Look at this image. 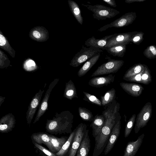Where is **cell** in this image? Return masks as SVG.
<instances>
[{
    "label": "cell",
    "mask_w": 156,
    "mask_h": 156,
    "mask_svg": "<svg viewBox=\"0 0 156 156\" xmlns=\"http://www.w3.org/2000/svg\"><path fill=\"white\" fill-rule=\"evenodd\" d=\"M59 80V79H55L50 84L48 88L45 93L44 97L38 107V110L33 122V124L35 123L38 121L40 118L48 109V103L51 93Z\"/></svg>",
    "instance_id": "obj_9"
},
{
    "label": "cell",
    "mask_w": 156,
    "mask_h": 156,
    "mask_svg": "<svg viewBox=\"0 0 156 156\" xmlns=\"http://www.w3.org/2000/svg\"><path fill=\"white\" fill-rule=\"evenodd\" d=\"M68 2L70 11L74 17L80 24L82 25L83 18L79 5L73 0H68Z\"/></svg>",
    "instance_id": "obj_24"
},
{
    "label": "cell",
    "mask_w": 156,
    "mask_h": 156,
    "mask_svg": "<svg viewBox=\"0 0 156 156\" xmlns=\"http://www.w3.org/2000/svg\"><path fill=\"white\" fill-rule=\"evenodd\" d=\"M105 123V118L103 115H97L94 118L90 126L92 129V135L95 138L100 134Z\"/></svg>",
    "instance_id": "obj_18"
},
{
    "label": "cell",
    "mask_w": 156,
    "mask_h": 156,
    "mask_svg": "<svg viewBox=\"0 0 156 156\" xmlns=\"http://www.w3.org/2000/svg\"><path fill=\"white\" fill-rule=\"evenodd\" d=\"M99 53L88 60L79 70L77 75L79 77L85 75L97 62L101 56Z\"/></svg>",
    "instance_id": "obj_21"
},
{
    "label": "cell",
    "mask_w": 156,
    "mask_h": 156,
    "mask_svg": "<svg viewBox=\"0 0 156 156\" xmlns=\"http://www.w3.org/2000/svg\"><path fill=\"white\" fill-rule=\"evenodd\" d=\"M87 130V125L83 123H80L76 127L75 136L67 156H76L77 151Z\"/></svg>",
    "instance_id": "obj_8"
},
{
    "label": "cell",
    "mask_w": 156,
    "mask_h": 156,
    "mask_svg": "<svg viewBox=\"0 0 156 156\" xmlns=\"http://www.w3.org/2000/svg\"><path fill=\"white\" fill-rule=\"evenodd\" d=\"M144 134L139 136L136 140L129 141L125 147L123 156H134L141 146Z\"/></svg>",
    "instance_id": "obj_15"
},
{
    "label": "cell",
    "mask_w": 156,
    "mask_h": 156,
    "mask_svg": "<svg viewBox=\"0 0 156 156\" xmlns=\"http://www.w3.org/2000/svg\"><path fill=\"white\" fill-rule=\"evenodd\" d=\"M76 130L75 128L70 135L61 150L56 153L57 156H67L74 139Z\"/></svg>",
    "instance_id": "obj_28"
},
{
    "label": "cell",
    "mask_w": 156,
    "mask_h": 156,
    "mask_svg": "<svg viewBox=\"0 0 156 156\" xmlns=\"http://www.w3.org/2000/svg\"><path fill=\"white\" fill-rule=\"evenodd\" d=\"M152 107L150 102L147 103L143 107L136 118L134 131L137 133L140 129L147 125L151 117Z\"/></svg>",
    "instance_id": "obj_5"
},
{
    "label": "cell",
    "mask_w": 156,
    "mask_h": 156,
    "mask_svg": "<svg viewBox=\"0 0 156 156\" xmlns=\"http://www.w3.org/2000/svg\"><path fill=\"white\" fill-rule=\"evenodd\" d=\"M144 34V33L143 32L138 31L136 34L133 36L131 42L135 44H139L143 40Z\"/></svg>",
    "instance_id": "obj_38"
},
{
    "label": "cell",
    "mask_w": 156,
    "mask_h": 156,
    "mask_svg": "<svg viewBox=\"0 0 156 156\" xmlns=\"http://www.w3.org/2000/svg\"><path fill=\"white\" fill-rule=\"evenodd\" d=\"M10 64V61L7 55L4 53L0 50V68L3 69L9 66Z\"/></svg>",
    "instance_id": "obj_36"
},
{
    "label": "cell",
    "mask_w": 156,
    "mask_h": 156,
    "mask_svg": "<svg viewBox=\"0 0 156 156\" xmlns=\"http://www.w3.org/2000/svg\"><path fill=\"white\" fill-rule=\"evenodd\" d=\"M136 115H132L126 124L124 131V136L127 137L130 133L136 121Z\"/></svg>",
    "instance_id": "obj_32"
},
{
    "label": "cell",
    "mask_w": 156,
    "mask_h": 156,
    "mask_svg": "<svg viewBox=\"0 0 156 156\" xmlns=\"http://www.w3.org/2000/svg\"><path fill=\"white\" fill-rule=\"evenodd\" d=\"M5 99V97L0 96V106H1L2 104L4 101V100Z\"/></svg>",
    "instance_id": "obj_42"
},
{
    "label": "cell",
    "mask_w": 156,
    "mask_h": 156,
    "mask_svg": "<svg viewBox=\"0 0 156 156\" xmlns=\"http://www.w3.org/2000/svg\"><path fill=\"white\" fill-rule=\"evenodd\" d=\"M82 5L92 12L93 18L98 20L113 18L120 13L116 9L102 5Z\"/></svg>",
    "instance_id": "obj_2"
},
{
    "label": "cell",
    "mask_w": 156,
    "mask_h": 156,
    "mask_svg": "<svg viewBox=\"0 0 156 156\" xmlns=\"http://www.w3.org/2000/svg\"><path fill=\"white\" fill-rule=\"evenodd\" d=\"M143 54L148 59H156V46L151 45L147 46L144 51Z\"/></svg>",
    "instance_id": "obj_33"
},
{
    "label": "cell",
    "mask_w": 156,
    "mask_h": 156,
    "mask_svg": "<svg viewBox=\"0 0 156 156\" xmlns=\"http://www.w3.org/2000/svg\"><path fill=\"white\" fill-rule=\"evenodd\" d=\"M102 1L108 5L113 7H116L117 6L115 1V0H102Z\"/></svg>",
    "instance_id": "obj_40"
},
{
    "label": "cell",
    "mask_w": 156,
    "mask_h": 156,
    "mask_svg": "<svg viewBox=\"0 0 156 156\" xmlns=\"http://www.w3.org/2000/svg\"><path fill=\"white\" fill-rule=\"evenodd\" d=\"M87 129L83 136L76 156H87L90 148V140Z\"/></svg>",
    "instance_id": "obj_19"
},
{
    "label": "cell",
    "mask_w": 156,
    "mask_h": 156,
    "mask_svg": "<svg viewBox=\"0 0 156 156\" xmlns=\"http://www.w3.org/2000/svg\"><path fill=\"white\" fill-rule=\"evenodd\" d=\"M23 67L25 70L31 71L37 68V66L35 62L30 59H28L24 62Z\"/></svg>",
    "instance_id": "obj_37"
},
{
    "label": "cell",
    "mask_w": 156,
    "mask_h": 156,
    "mask_svg": "<svg viewBox=\"0 0 156 156\" xmlns=\"http://www.w3.org/2000/svg\"><path fill=\"white\" fill-rule=\"evenodd\" d=\"M120 85L126 92L134 97L139 96L144 89L141 85L138 83L121 82Z\"/></svg>",
    "instance_id": "obj_16"
},
{
    "label": "cell",
    "mask_w": 156,
    "mask_h": 156,
    "mask_svg": "<svg viewBox=\"0 0 156 156\" xmlns=\"http://www.w3.org/2000/svg\"><path fill=\"white\" fill-rule=\"evenodd\" d=\"M63 96L69 100H72L74 98H78L76 88L71 80L66 84Z\"/></svg>",
    "instance_id": "obj_23"
},
{
    "label": "cell",
    "mask_w": 156,
    "mask_h": 156,
    "mask_svg": "<svg viewBox=\"0 0 156 156\" xmlns=\"http://www.w3.org/2000/svg\"><path fill=\"white\" fill-rule=\"evenodd\" d=\"M144 70L140 73L132 77L126 79L124 80L128 81L142 83L141 77Z\"/></svg>",
    "instance_id": "obj_39"
},
{
    "label": "cell",
    "mask_w": 156,
    "mask_h": 156,
    "mask_svg": "<svg viewBox=\"0 0 156 156\" xmlns=\"http://www.w3.org/2000/svg\"><path fill=\"white\" fill-rule=\"evenodd\" d=\"M78 112L80 116L85 121H92L94 118L92 113L86 108L79 107Z\"/></svg>",
    "instance_id": "obj_31"
},
{
    "label": "cell",
    "mask_w": 156,
    "mask_h": 156,
    "mask_svg": "<svg viewBox=\"0 0 156 156\" xmlns=\"http://www.w3.org/2000/svg\"><path fill=\"white\" fill-rule=\"evenodd\" d=\"M0 47L7 52L12 58L15 57V51L10 46L7 38L0 31Z\"/></svg>",
    "instance_id": "obj_29"
},
{
    "label": "cell",
    "mask_w": 156,
    "mask_h": 156,
    "mask_svg": "<svg viewBox=\"0 0 156 156\" xmlns=\"http://www.w3.org/2000/svg\"><path fill=\"white\" fill-rule=\"evenodd\" d=\"M142 83L148 85L152 81V76L149 69L146 66L142 76Z\"/></svg>",
    "instance_id": "obj_35"
},
{
    "label": "cell",
    "mask_w": 156,
    "mask_h": 156,
    "mask_svg": "<svg viewBox=\"0 0 156 156\" xmlns=\"http://www.w3.org/2000/svg\"><path fill=\"white\" fill-rule=\"evenodd\" d=\"M16 122L15 116L12 113L2 116L0 120V132L6 133L11 131L15 127Z\"/></svg>",
    "instance_id": "obj_12"
},
{
    "label": "cell",
    "mask_w": 156,
    "mask_h": 156,
    "mask_svg": "<svg viewBox=\"0 0 156 156\" xmlns=\"http://www.w3.org/2000/svg\"><path fill=\"white\" fill-rule=\"evenodd\" d=\"M50 141L45 145L51 151L56 153L61 149L68 138L62 136L59 138L51 134H49Z\"/></svg>",
    "instance_id": "obj_14"
},
{
    "label": "cell",
    "mask_w": 156,
    "mask_h": 156,
    "mask_svg": "<svg viewBox=\"0 0 156 156\" xmlns=\"http://www.w3.org/2000/svg\"><path fill=\"white\" fill-rule=\"evenodd\" d=\"M102 52V50L100 48L92 46L87 48L83 45L80 51L74 56L69 65L77 67L97 54Z\"/></svg>",
    "instance_id": "obj_3"
},
{
    "label": "cell",
    "mask_w": 156,
    "mask_h": 156,
    "mask_svg": "<svg viewBox=\"0 0 156 156\" xmlns=\"http://www.w3.org/2000/svg\"><path fill=\"white\" fill-rule=\"evenodd\" d=\"M126 46L120 44L113 46L109 48L104 47L102 50H106L109 54L114 57H123L126 52Z\"/></svg>",
    "instance_id": "obj_22"
},
{
    "label": "cell",
    "mask_w": 156,
    "mask_h": 156,
    "mask_svg": "<svg viewBox=\"0 0 156 156\" xmlns=\"http://www.w3.org/2000/svg\"><path fill=\"white\" fill-rule=\"evenodd\" d=\"M112 35V34L105 36L100 39H96L93 36L87 39L84 44L88 47H94L101 49L106 45L107 40Z\"/></svg>",
    "instance_id": "obj_20"
},
{
    "label": "cell",
    "mask_w": 156,
    "mask_h": 156,
    "mask_svg": "<svg viewBox=\"0 0 156 156\" xmlns=\"http://www.w3.org/2000/svg\"><path fill=\"white\" fill-rule=\"evenodd\" d=\"M115 77L112 74H109L106 76L94 77L89 80L88 84L95 87H103L113 83Z\"/></svg>",
    "instance_id": "obj_17"
},
{
    "label": "cell",
    "mask_w": 156,
    "mask_h": 156,
    "mask_svg": "<svg viewBox=\"0 0 156 156\" xmlns=\"http://www.w3.org/2000/svg\"><path fill=\"white\" fill-rule=\"evenodd\" d=\"M83 93L84 95V100L87 101L93 104L99 106H102L101 101L96 96L85 91H83Z\"/></svg>",
    "instance_id": "obj_34"
},
{
    "label": "cell",
    "mask_w": 156,
    "mask_h": 156,
    "mask_svg": "<svg viewBox=\"0 0 156 156\" xmlns=\"http://www.w3.org/2000/svg\"><path fill=\"white\" fill-rule=\"evenodd\" d=\"M36 152L39 156H57L56 153L48 150L41 145L33 142Z\"/></svg>",
    "instance_id": "obj_30"
},
{
    "label": "cell",
    "mask_w": 156,
    "mask_h": 156,
    "mask_svg": "<svg viewBox=\"0 0 156 156\" xmlns=\"http://www.w3.org/2000/svg\"><path fill=\"white\" fill-rule=\"evenodd\" d=\"M44 90L40 89L34 96L28 107L26 113V120L28 125H30L38 107L39 106Z\"/></svg>",
    "instance_id": "obj_10"
},
{
    "label": "cell",
    "mask_w": 156,
    "mask_h": 156,
    "mask_svg": "<svg viewBox=\"0 0 156 156\" xmlns=\"http://www.w3.org/2000/svg\"><path fill=\"white\" fill-rule=\"evenodd\" d=\"M138 32L133 31L112 34L107 40V44L104 47L109 48L120 44L126 45L131 42L133 36Z\"/></svg>",
    "instance_id": "obj_7"
},
{
    "label": "cell",
    "mask_w": 156,
    "mask_h": 156,
    "mask_svg": "<svg viewBox=\"0 0 156 156\" xmlns=\"http://www.w3.org/2000/svg\"><path fill=\"white\" fill-rule=\"evenodd\" d=\"M29 36L34 40L37 42H42L48 40L49 38V33L45 27L37 26L30 30Z\"/></svg>",
    "instance_id": "obj_13"
},
{
    "label": "cell",
    "mask_w": 156,
    "mask_h": 156,
    "mask_svg": "<svg viewBox=\"0 0 156 156\" xmlns=\"http://www.w3.org/2000/svg\"><path fill=\"white\" fill-rule=\"evenodd\" d=\"M30 137L32 143L41 145L42 144L46 145L50 141L49 134L43 132L33 133Z\"/></svg>",
    "instance_id": "obj_26"
},
{
    "label": "cell",
    "mask_w": 156,
    "mask_h": 156,
    "mask_svg": "<svg viewBox=\"0 0 156 156\" xmlns=\"http://www.w3.org/2000/svg\"><path fill=\"white\" fill-rule=\"evenodd\" d=\"M146 0H126L125 2L127 3H131L135 2H143Z\"/></svg>",
    "instance_id": "obj_41"
},
{
    "label": "cell",
    "mask_w": 156,
    "mask_h": 156,
    "mask_svg": "<svg viewBox=\"0 0 156 156\" xmlns=\"http://www.w3.org/2000/svg\"><path fill=\"white\" fill-rule=\"evenodd\" d=\"M136 17V15L135 12L126 13L109 24L101 27L98 31L102 32L110 28H120L127 26L131 24Z\"/></svg>",
    "instance_id": "obj_6"
},
{
    "label": "cell",
    "mask_w": 156,
    "mask_h": 156,
    "mask_svg": "<svg viewBox=\"0 0 156 156\" xmlns=\"http://www.w3.org/2000/svg\"><path fill=\"white\" fill-rule=\"evenodd\" d=\"M116 98V91L114 88L108 90L100 97L102 106L107 108L114 100Z\"/></svg>",
    "instance_id": "obj_25"
},
{
    "label": "cell",
    "mask_w": 156,
    "mask_h": 156,
    "mask_svg": "<svg viewBox=\"0 0 156 156\" xmlns=\"http://www.w3.org/2000/svg\"><path fill=\"white\" fill-rule=\"evenodd\" d=\"M74 116L69 111L56 112L52 119H47L45 126L46 131L51 134L70 133L72 131Z\"/></svg>",
    "instance_id": "obj_1"
},
{
    "label": "cell",
    "mask_w": 156,
    "mask_h": 156,
    "mask_svg": "<svg viewBox=\"0 0 156 156\" xmlns=\"http://www.w3.org/2000/svg\"><path fill=\"white\" fill-rule=\"evenodd\" d=\"M121 119L117 121L112 129L108 143L104 149L105 155L107 154L112 150L119 137L121 129Z\"/></svg>",
    "instance_id": "obj_11"
},
{
    "label": "cell",
    "mask_w": 156,
    "mask_h": 156,
    "mask_svg": "<svg viewBox=\"0 0 156 156\" xmlns=\"http://www.w3.org/2000/svg\"><path fill=\"white\" fill-rule=\"evenodd\" d=\"M146 66L140 63L135 64L126 71L123 76V79L124 80L140 73L144 69Z\"/></svg>",
    "instance_id": "obj_27"
},
{
    "label": "cell",
    "mask_w": 156,
    "mask_h": 156,
    "mask_svg": "<svg viewBox=\"0 0 156 156\" xmlns=\"http://www.w3.org/2000/svg\"><path fill=\"white\" fill-rule=\"evenodd\" d=\"M105 58L108 59L107 62L98 66L92 74L91 77L116 73L124 64L123 60L113 59L108 56Z\"/></svg>",
    "instance_id": "obj_4"
}]
</instances>
